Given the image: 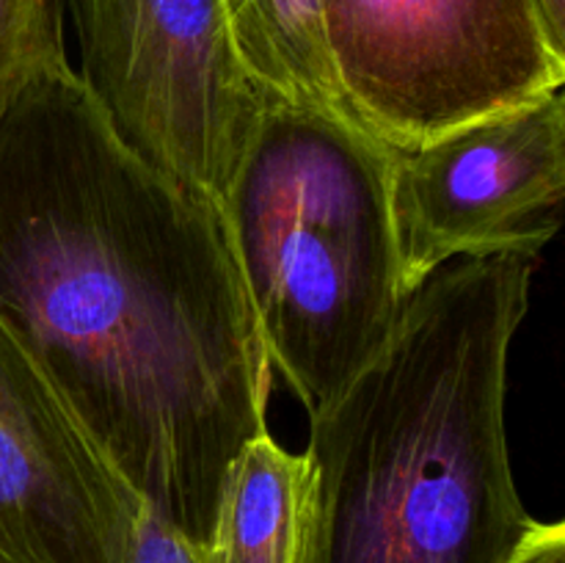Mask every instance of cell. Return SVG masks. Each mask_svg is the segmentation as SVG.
<instances>
[{
  "mask_svg": "<svg viewBox=\"0 0 565 563\" xmlns=\"http://www.w3.org/2000/svg\"><path fill=\"white\" fill-rule=\"evenodd\" d=\"M0 320L105 461L191 544L268 431L270 359L218 210L138 158L70 61L0 114Z\"/></svg>",
  "mask_w": 565,
  "mask_h": 563,
  "instance_id": "6da1fadb",
  "label": "cell"
},
{
  "mask_svg": "<svg viewBox=\"0 0 565 563\" xmlns=\"http://www.w3.org/2000/svg\"><path fill=\"white\" fill-rule=\"evenodd\" d=\"M390 163L340 116L265 103L221 202L259 340L309 417L373 362L408 298Z\"/></svg>",
  "mask_w": 565,
  "mask_h": 563,
  "instance_id": "7a4b0ae2",
  "label": "cell"
},
{
  "mask_svg": "<svg viewBox=\"0 0 565 563\" xmlns=\"http://www.w3.org/2000/svg\"><path fill=\"white\" fill-rule=\"evenodd\" d=\"M320 9L342 97L392 152L563 92L565 50L539 0H320Z\"/></svg>",
  "mask_w": 565,
  "mask_h": 563,
  "instance_id": "3957f363",
  "label": "cell"
},
{
  "mask_svg": "<svg viewBox=\"0 0 565 563\" xmlns=\"http://www.w3.org/2000/svg\"><path fill=\"white\" fill-rule=\"evenodd\" d=\"M77 81L152 169L221 210L265 99L232 47L224 0H64Z\"/></svg>",
  "mask_w": 565,
  "mask_h": 563,
  "instance_id": "277c9868",
  "label": "cell"
},
{
  "mask_svg": "<svg viewBox=\"0 0 565 563\" xmlns=\"http://www.w3.org/2000/svg\"><path fill=\"white\" fill-rule=\"evenodd\" d=\"M565 199L563 92L458 125L390 163V215L406 296L450 259H535Z\"/></svg>",
  "mask_w": 565,
  "mask_h": 563,
  "instance_id": "5b68a950",
  "label": "cell"
},
{
  "mask_svg": "<svg viewBox=\"0 0 565 563\" xmlns=\"http://www.w3.org/2000/svg\"><path fill=\"white\" fill-rule=\"evenodd\" d=\"M138 513L0 320V563H130Z\"/></svg>",
  "mask_w": 565,
  "mask_h": 563,
  "instance_id": "8992f818",
  "label": "cell"
},
{
  "mask_svg": "<svg viewBox=\"0 0 565 563\" xmlns=\"http://www.w3.org/2000/svg\"><path fill=\"white\" fill-rule=\"evenodd\" d=\"M315 484L307 456L268 431L232 458L204 546L207 563H312Z\"/></svg>",
  "mask_w": 565,
  "mask_h": 563,
  "instance_id": "52a82bcc",
  "label": "cell"
},
{
  "mask_svg": "<svg viewBox=\"0 0 565 563\" xmlns=\"http://www.w3.org/2000/svg\"><path fill=\"white\" fill-rule=\"evenodd\" d=\"M224 14L237 61L265 103L320 110L362 127L331 66L320 0H224Z\"/></svg>",
  "mask_w": 565,
  "mask_h": 563,
  "instance_id": "ba28073f",
  "label": "cell"
},
{
  "mask_svg": "<svg viewBox=\"0 0 565 563\" xmlns=\"http://www.w3.org/2000/svg\"><path fill=\"white\" fill-rule=\"evenodd\" d=\"M64 0H0V114L39 70L64 64Z\"/></svg>",
  "mask_w": 565,
  "mask_h": 563,
  "instance_id": "9c48e42d",
  "label": "cell"
},
{
  "mask_svg": "<svg viewBox=\"0 0 565 563\" xmlns=\"http://www.w3.org/2000/svg\"><path fill=\"white\" fill-rule=\"evenodd\" d=\"M130 563H207L202 546L191 544L182 533H177L169 522L141 506L136 522V541H132Z\"/></svg>",
  "mask_w": 565,
  "mask_h": 563,
  "instance_id": "30bf717a",
  "label": "cell"
},
{
  "mask_svg": "<svg viewBox=\"0 0 565 563\" xmlns=\"http://www.w3.org/2000/svg\"><path fill=\"white\" fill-rule=\"evenodd\" d=\"M502 563H565V524L533 519Z\"/></svg>",
  "mask_w": 565,
  "mask_h": 563,
  "instance_id": "8fae6325",
  "label": "cell"
},
{
  "mask_svg": "<svg viewBox=\"0 0 565 563\" xmlns=\"http://www.w3.org/2000/svg\"><path fill=\"white\" fill-rule=\"evenodd\" d=\"M539 9L544 14L552 42L565 50V0H539Z\"/></svg>",
  "mask_w": 565,
  "mask_h": 563,
  "instance_id": "7c38bea8",
  "label": "cell"
}]
</instances>
